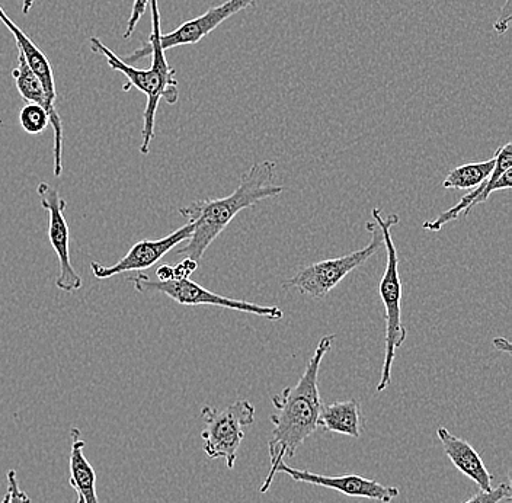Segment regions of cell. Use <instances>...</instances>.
<instances>
[{"label": "cell", "mask_w": 512, "mask_h": 503, "mask_svg": "<svg viewBox=\"0 0 512 503\" xmlns=\"http://www.w3.org/2000/svg\"><path fill=\"white\" fill-rule=\"evenodd\" d=\"M502 11H504V14L499 16L498 21H496V24H495V31H496V34H498V35L505 34V32H507L508 28H510V22H511V16H512L511 15V0H507V2H505V6H504V9H502Z\"/></svg>", "instance_id": "603a6c76"}, {"label": "cell", "mask_w": 512, "mask_h": 503, "mask_svg": "<svg viewBox=\"0 0 512 503\" xmlns=\"http://www.w3.org/2000/svg\"><path fill=\"white\" fill-rule=\"evenodd\" d=\"M512 490L510 483H501V485L492 488L489 492H480L472 496L464 503H501L511 501Z\"/></svg>", "instance_id": "d6986e66"}, {"label": "cell", "mask_w": 512, "mask_h": 503, "mask_svg": "<svg viewBox=\"0 0 512 503\" xmlns=\"http://www.w3.org/2000/svg\"><path fill=\"white\" fill-rule=\"evenodd\" d=\"M371 217L379 227L383 237V246L387 252V265L382 281H380V297L386 310V349H384V362L382 377H380L377 392H384L392 381L393 362L396 360V351L405 344L408 338L405 326L402 323V283L399 275V256L395 242H393L392 229L399 223L398 214L389 217L382 216L380 208L371 210Z\"/></svg>", "instance_id": "277c9868"}, {"label": "cell", "mask_w": 512, "mask_h": 503, "mask_svg": "<svg viewBox=\"0 0 512 503\" xmlns=\"http://www.w3.org/2000/svg\"><path fill=\"white\" fill-rule=\"evenodd\" d=\"M198 262L192 261L191 258H185L174 267V280H184L190 278V275L197 271Z\"/></svg>", "instance_id": "7402d4cb"}, {"label": "cell", "mask_w": 512, "mask_h": 503, "mask_svg": "<svg viewBox=\"0 0 512 503\" xmlns=\"http://www.w3.org/2000/svg\"><path fill=\"white\" fill-rule=\"evenodd\" d=\"M255 2L256 0H227L216 8L208 9L206 14L184 22L181 27L169 34L160 35V47L166 51L169 48L200 43L203 38L220 27L226 19L239 14L240 11L254 5Z\"/></svg>", "instance_id": "7c38bea8"}, {"label": "cell", "mask_w": 512, "mask_h": 503, "mask_svg": "<svg viewBox=\"0 0 512 503\" xmlns=\"http://www.w3.org/2000/svg\"><path fill=\"white\" fill-rule=\"evenodd\" d=\"M156 275H158L159 283H168V281L174 280V267L162 265L156 269Z\"/></svg>", "instance_id": "cb8c5ba5"}, {"label": "cell", "mask_w": 512, "mask_h": 503, "mask_svg": "<svg viewBox=\"0 0 512 503\" xmlns=\"http://www.w3.org/2000/svg\"><path fill=\"white\" fill-rule=\"evenodd\" d=\"M334 339V335L323 336L297 384L272 396L275 413L271 415L270 421L274 428L271 431V440L268 441L271 466L259 489L261 493L270 490L277 476L278 464L286 457L296 456L304 441L312 437L319 428L318 419L323 406L319 390L320 364L331 351Z\"/></svg>", "instance_id": "6da1fadb"}, {"label": "cell", "mask_w": 512, "mask_h": 503, "mask_svg": "<svg viewBox=\"0 0 512 503\" xmlns=\"http://www.w3.org/2000/svg\"><path fill=\"white\" fill-rule=\"evenodd\" d=\"M76 503H85V502H83V499L79 498V496H78V501H76Z\"/></svg>", "instance_id": "4316f807"}, {"label": "cell", "mask_w": 512, "mask_h": 503, "mask_svg": "<svg viewBox=\"0 0 512 503\" xmlns=\"http://www.w3.org/2000/svg\"><path fill=\"white\" fill-rule=\"evenodd\" d=\"M192 232H194V226H192V223H187L171 235L162 237V239L140 240L136 245L131 246L130 251L117 264L111 265V267H104L99 262H92V274L98 280H108V278L115 277V275L133 271L142 272L144 269L152 268L153 265L158 264L166 253L171 252L182 242H187Z\"/></svg>", "instance_id": "30bf717a"}, {"label": "cell", "mask_w": 512, "mask_h": 503, "mask_svg": "<svg viewBox=\"0 0 512 503\" xmlns=\"http://www.w3.org/2000/svg\"><path fill=\"white\" fill-rule=\"evenodd\" d=\"M21 127L31 136L43 133L50 124V117L41 105L27 104L19 112Z\"/></svg>", "instance_id": "ac0fdd59"}, {"label": "cell", "mask_w": 512, "mask_h": 503, "mask_svg": "<svg viewBox=\"0 0 512 503\" xmlns=\"http://www.w3.org/2000/svg\"><path fill=\"white\" fill-rule=\"evenodd\" d=\"M72 437V448H70L69 469L70 486L76 490L79 498L85 503H98L96 495V473L88 458L83 454L86 442L82 440V435L78 428L70 431Z\"/></svg>", "instance_id": "2e32d148"}, {"label": "cell", "mask_w": 512, "mask_h": 503, "mask_svg": "<svg viewBox=\"0 0 512 503\" xmlns=\"http://www.w3.org/2000/svg\"><path fill=\"white\" fill-rule=\"evenodd\" d=\"M437 435L443 444L444 453L450 458L453 466L464 476L472 479L479 486L480 492H489L492 489L494 476L486 469L478 451L469 442L451 434L444 426L437 429Z\"/></svg>", "instance_id": "4fadbf2b"}, {"label": "cell", "mask_w": 512, "mask_h": 503, "mask_svg": "<svg viewBox=\"0 0 512 503\" xmlns=\"http://www.w3.org/2000/svg\"><path fill=\"white\" fill-rule=\"evenodd\" d=\"M277 165L272 160L255 162L251 168L243 173L238 188L233 194L223 198H207V200L194 201L187 207L179 208V214L192 223L194 232L187 245L176 251V255L191 258L200 264L204 253L213 245L232 220L245 208L283 194V185L275 182Z\"/></svg>", "instance_id": "7a4b0ae2"}, {"label": "cell", "mask_w": 512, "mask_h": 503, "mask_svg": "<svg viewBox=\"0 0 512 503\" xmlns=\"http://www.w3.org/2000/svg\"><path fill=\"white\" fill-rule=\"evenodd\" d=\"M277 473L287 474L294 482L336 490V492L350 496V498H364L382 503H392L400 493L395 486H384L376 480L366 479V477L358 476V474L323 476V474L312 473L309 470L294 469V467L288 466L286 461H281L278 464Z\"/></svg>", "instance_id": "9c48e42d"}, {"label": "cell", "mask_w": 512, "mask_h": 503, "mask_svg": "<svg viewBox=\"0 0 512 503\" xmlns=\"http://www.w3.org/2000/svg\"><path fill=\"white\" fill-rule=\"evenodd\" d=\"M134 290L142 294L159 293L165 294L169 299L182 304V306H216L223 307L235 312L251 313V315L265 317L270 320L283 319L284 313L277 306H259L251 301L230 299V297L219 296L213 291L207 290L203 285L194 283L190 278L184 280H171L168 283L153 281L144 272L130 278Z\"/></svg>", "instance_id": "52a82bcc"}, {"label": "cell", "mask_w": 512, "mask_h": 503, "mask_svg": "<svg viewBox=\"0 0 512 503\" xmlns=\"http://www.w3.org/2000/svg\"><path fill=\"white\" fill-rule=\"evenodd\" d=\"M368 232L371 233L370 243L366 248L341 256V258L326 259L316 262L309 267L300 269L294 277L283 284L284 288H296L300 293L312 297V299H323L328 296L338 284L344 280L352 271L366 264L371 256L383 246V237L379 227L373 221L366 224Z\"/></svg>", "instance_id": "8992f818"}, {"label": "cell", "mask_w": 512, "mask_h": 503, "mask_svg": "<svg viewBox=\"0 0 512 503\" xmlns=\"http://www.w3.org/2000/svg\"><path fill=\"white\" fill-rule=\"evenodd\" d=\"M494 345L495 348L498 349V351L507 352V354H510L511 352V342L508 341V339L496 338L494 341Z\"/></svg>", "instance_id": "d4e9b609"}, {"label": "cell", "mask_w": 512, "mask_h": 503, "mask_svg": "<svg viewBox=\"0 0 512 503\" xmlns=\"http://www.w3.org/2000/svg\"><path fill=\"white\" fill-rule=\"evenodd\" d=\"M495 169L486 181L479 187L473 188L469 194L464 195L459 204L451 207L450 210L441 213L437 219L425 221L422 224L428 232H440L446 224L459 219L460 216H469L470 211L476 205L486 203L492 192L504 191L512 187V144L507 143L499 147L495 153Z\"/></svg>", "instance_id": "8fae6325"}, {"label": "cell", "mask_w": 512, "mask_h": 503, "mask_svg": "<svg viewBox=\"0 0 512 503\" xmlns=\"http://www.w3.org/2000/svg\"><path fill=\"white\" fill-rule=\"evenodd\" d=\"M37 194L40 197L41 207L48 213V240L59 258L57 288L64 293H75L82 288L83 281L76 269L73 268L72 259H70V230L66 217H64L66 200L56 188L51 187L47 182L38 184Z\"/></svg>", "instance_id": "ba28073f"}, {"label": "cell", "mask_w": 512, "mask_h": 503, "mask_svg": "<svg viewBox=\"0 0 512 503\" xmlns=\"http://www.w3.org/2000/svg\"><path fill=\"white\" fill-rule=\"evenodd\" d=\"M318 426L323 432L360 438L363 434V413L355 399L323 405L320 409Z\"/></svg>", "instance_id": "9a60e30c"}, {"label": "cell", "mask_w": 512, "mask_h": 503, "mask_svg": "<svg viewBox=\"0 0 512 503\" xmlns=\"http://www.w3.org/2000/svg\"><path fill=\"white\" fill-rule=\"evenodd\" d=\"M149 3L150 0H134L130 18H128L126 32H124L123 35L126 40L133 35V32L136 30L137 24H139L140 19H142L144 12H146Z\"/></svg>", "instance_id": "44dd1931"}, {"label": "cell", "mask_w": 512, "mask_h": 503, "mask_svg": "<svg viewBox=\"0 0 512 503\" xmlns=\"http://www.w3.org/2000/svg\"><path fill=\"white\" fill-rule=\"evenodd\" d=\"M495 169V158L485 162L467 163L454 168L444 179L443 187L447 189H472L479 187L489 178Z\"/></svg>", "instance_id": "e0dca14e"}, {"label": "cell", "mask_w": 512, "mask_h": 503, "mask_svg": "<svg viewBox=\"0 0 512 503\" xmlns=\"http://www.w3.org/2000/svg\"><path fill=\"white\" fill-rule=\"evenodd\" d=\"M0 21H2L3 25H5V27L12 32V35H14L16 46L19 48V53L25 57V60H27L28 66L31 67L32 72H34L35 75L38 76V79L41 80V83H43L47 98L50 99V102L56 104V82H54L53 69H51V64L48 62L46 54H44L40 48L35 46L30 38H28V35L25 34V32L22 31L8 15H6L2 6H0Z\"/></svg>", "instance_id": "5bb4252c"}, {"label": "cell", "mask_w": 512, "mask_h": 503, "mask_svg": "<svg viewBox=\"0 0 512 503\" xmlns=\"http://www.w3.org/2000/svg\"><path fill=\"white\" fill-rule=\"evenodd\" d=\"M152 9V34L149 43L140 51L120 59L114 51L101 43L96 37L89 40V47L96 54H102L107 59L112 70L123 73L128 79L123 91H130L131 86L147 96L146 108L143 114L142 144L140 153L146 156L150 153V143L155 137L156 111L160 99H165L169 105H175L179 98L178 80L175 78L174 67L169 66L165 51L160 47V12L158 0H150Z\"/></svg>", "instance_id": "3957f363"}, {"label": "cell", "mask_w": 512, "mask_h": 503, "mask_svg": "<svg viewBox=\"0 0 512 503\" xmlns=\"http://www.w3.org/2000/svg\"><path fill=\"white\" fill-rule=\"evenodd\" d=\"M35 2H37V0H24V3H22V14H30L32 5H34Z\"/></svg>", "instance_id": "484cf974"}, {"label": "cell", "mask_w": 512, "mask_h": 503, "mask_svg": "<svg viewBox=\"0 0 512 503\" xmlns=\"http://www.w3.org/2000/svg\"><path fill=\"white\" fill-rule=\"evenodd\" d=\"M201 418L206 424L201 432L204 453L210 460L222 458L226 461L227 469H235L238 451L245 438V428L255 422V406L243 399L236 400L222 410L204 406Z\"/></svg>", "instance_id": "5b68a950"}, {"label": "cell", "mask_w": 512, "mask_h": 503, "mask_svg": "<svg viewBox=\"0 0 512 503\" xmlns=\"http://www.w3.org/2000/svg\"><path fill=\"white\" fill-rule=\"evenodd\" d=\"M6 479H8V490L2 503H32L30 496L19 488L18 476L14 469L6 473Z\"/></svg>", "instance_id": "ffe728a7"}]
</instances>
